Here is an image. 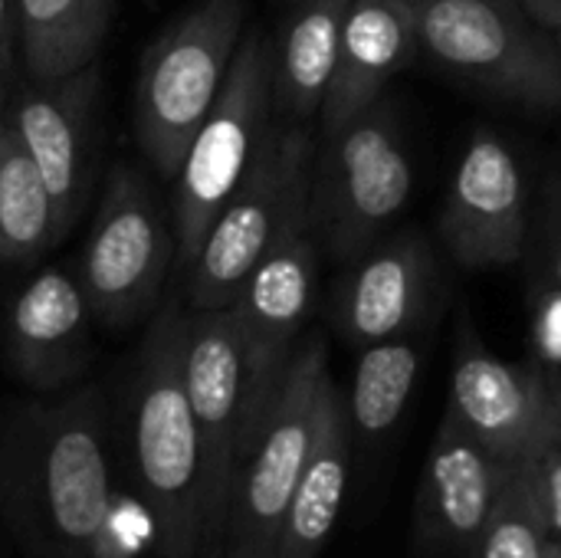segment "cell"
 <instances>
[{
  "label": "cell",
  "mask_w": 561,
  "mask_h": 558,
  "mask_svg": "<svg viewBox=\"0 0 561 558\" xmlns=\"http://www.w3.org/2000/svg\"><path fill=\"white\" fill-rule=\"evenodd\" d=\"M417 46L463 82L523 105L561 109V46L519 0H414Z\"/></svg>",
  "instance_id": "obj_6"
},
{
  "label": "cell",
  "mask_w": 561,
  "mask_h": 558,
  "mask_svg": "<svg viewBox=\"0 0 561 558\" xmlns=\"http://www.w3.org/2000/svg\"><path fill=\"white\" fill-rule=\"evenodd\" d=\"M556 441L561 444V395H559V424H556Z\"/></svg>",
  "instance_id": "obj_32"
},
{
  "label": "cell",
  "mask_w": 561,
  "mask_h": 558,
  "mask_svg": "<svg viewBox=\"0 0 561 558\" xmlns=\"http://www.w3.org/2000/svg\"><path fill=\"white\" fill-rule=\"evenodd\" d=\"M273 66V39L256 30L243 33L227 82L184 151L171 181V224L181 273L194 263L210 224L247 178L276 122Z\"/></svg>",
  "instance_id": "obj_5"
},
{
  "label": "cell",
  "mask_w": 561,
  "mask_h": 558,
  "mask_svg": "<svg viewBox=\"0 0 561 558\" xmlns=\"http://www.w3.org/2000/svg\"><path fill=\"white\" fill-rule=\"evenodd\" d=\"M542 270L561 293V194H556L542 230Z\"/></svg>",
  "instance_id": "obj_26"
},
{
  "label": "cell",
  "mask_w": 561,
  "mask_h": 558,
  "mask_svg": "<svg viewBox=\"0 0 561 558\" xmlns=\"http://www.w3.org/2000/svg\"><path fill=\"white\" fill-rule=\"evenodd\" d=\"M463 270L516 266L529 247V187L516 151L496 132H473L437 220Z\"/></svg>",
  "instance_id": "obj_13"
},
{
  "label": "cell",
  "mask_w": 561,
  "mask_h": 558,
  "mask_svg": "<svg viewBox=\"0 0 561 558\" xmlns=\"http://www.w3.org/2000/svg\"><path fill=\"white\" fill-rule=\"evenodd\" d=\"M115 0H16V59L26 79H56L99 62Z\"/></svg>",
  "instance_id": "obj_21"
},
{
  "label": "cell",
  "mask_w": 561,
  "mask_h": 558,
  "mask_svg": "<svg viewBox=\"0 0 561 558\" xmlns=\"http://www.w3.org/2000/svg\"><path fill=\"white\" fill-rule=\"evenodd\" d=\"M184 385L201 437V558H220L240 474L243 349L233 309H191Z\"/></svg>",
  "instance_id": "obj_10"
},
{
  "label": "cell",
  "mask_w": 561,
  "mask_h": 558,
  "mask_svg": "<svg viewBox=\"0 0 561 558\" xmlns=\"http://www.w3.org/2000/svg\"><path fill=\"white\" fill-rule=\"evenodd\" d=\"M434 250L421 234L368 247L335 296V326L355 349L408 335L434 293Z\"/></svg>",
  "instance_id": "obj_17"
},
{
  "label": "cell",
  "mask_w": 561,
  "mask_h": 558,
  "mask_svg": "<svg viewBox=\"0 0 561 558\" xmlns=\"http://www.w3.org/2000/svg\"><path fill=\"white\" fill-rule=\"evenodd\" d=\"M414 0H355L339 43V59L319 105V135L345 128L368 112L394 72L417 53Z\"/></svg>",
  "instance_id": "obj_18"
},
{
  "label": "cell",
  "mask_w": 561,
  "mask_h": 558,
  "mask_svg": "<svg viewBox=\"0 0 561 558\" xmlns=\"http://www.w3.org/2000/svg\"><path fill=\"white\" fill-rule=\"evenodd\" d=\"M243 23L247 0H197L145 49L131 118L141 155L164 181H174L224 89L247 33Z\"/></svg>",
  "instance_id": "obj_4"
},
{
  "label": "cell",
  "mask_w": 561,
  "mask_h": 558,
  "mask_svg": "<svg viewBox=\"0 0 561 558\" xmlns=\"http://www.w3.org/2000/svg\"><path fill=\"white\" fill-rule=\"evenodd\" d=\"M355 0H293L273 39V109L283 122H306L319 112Z\"/></svg>",
  "instance_id": "obj_20"
},
{
  "label": "cell",
  "mask_w": 561,
  "mask_h": 558,
  "mask_svg": "<svg viewBox=\"0 0 561 558\" xmlns=\"http://www.w3.org/2000/svg\"><path fill=\"white\" fill-rule=\"evenodd\" d=\"M414 164L394 105L375 102L312 155L309 234L335 260H358L404 210Z\"/></svg>",
  "instance_id": "obj_7"
},
{
  "label": "cell",
  "mask_w": 561,
  "mask_h": 558,
  "mask_svg": "<svg viewBox=\"0 0 561 558\" xmlns=\"http://www.w3.org/2000/svg\"><path fill=\"white\" fill-rule=\"evenodd\" d=\"M99 82V62L56 79H26L3 109V122L53 194L62 240L85 210L95 181Z\"/></svg>",
  "instance_id": "obj_14"
},
{
  "label": "cell",
  "mask_w": 561,
  "mask_h": 558,
  "mask_svg": "<svg viewBox=\"0 0 561 558\" xmlns=\"http://www.w3.org/2000/svg\"><path fill=\"white\" fill-rule=\"evenodd\" d=\"M473 558H546V523L539 510L533 457L513 467Z\"/></svg>",
  "instance_id": "obj_24"
},
{
  "label": "cell",
  "mask_w": 561,
  "mask_h": 558,
  "mask_svg": "<svg viewBox=\"0 0 561 558\" xmlns=\"http://www.w3.org/2000/svg\"><path fill=\"white\" fill-rule=\"evenodd\" d=\"M0 483L43 558H92L112 516L105 414L95 388L20 408L0 434Z\"/></svg>",
  "instance_id": "obj_1"
},
{
  "label": "cell",
  "mask_w": 561,
  "mask_h": 558,
  "mask_svg": "<svg viewBox=\"0 0 561 558\" xmlns=\"http://www.w3.org/2000/svg\"><path fill=\"white\" fill-rule=\"evenodd\" d=\"M510 474L513 464L496 457L454 414H444L417 490L414 546L421 558L477 556Z\"/></svg>",
  "instance_id": "obj_15"
},
{
  "label": "cell",
  "mask_w": 561,
  "mask_h": 558,
  "mask_svg": "<svg viewBox=\"0 0 561 558\" xmlns=\"http://www.w3.org/2000/svg\"><path fill=\"white\" fill-rule=\"evenodd\" d=\"M178 270V240L171 210L148 178L115 161L102 184V201L82 250L79 280L95 322L128 329L148 322Z\"/></svg>",
  "instance_id": "obj_8"
},
{
  "label": "cell",
  "mask_w": 561,
  "mask_h": 558,
  "mask_svg": "<svg viewBox=\"0 0 561 558\" xmlns=\"http://www.w3.org/2000/svg\"><path fill=\"white\" fill-rule=\"evenodd\" d=\"M312 155L316 145L302 122H273L256 161L184 270L191 309L230 306L270 253L309 230Z\"/></svg>",
  "instance_id": "obj_3"
},
{
  "label": "cell",
  "mask_w": 561,
  "mask_h": 558,
  "mask_svg": "<svg viewBox=\"0 0 561 558\" xmlns=\"http://www.w3.org/2000/svg\"><path fill=\"white\" fill-rule=\"evenodd\" d=\"M546 30L561 33V0H519Z\"/></svg>",
  "instance_id": "obj_28"
},
{
  "label": "cell",
  "mask_w": 561,
  "mask_h": 558,
  "mask_svg": "<svg viewBox=\"0 0 561 558\" xmlns=\"http://www.w3.org/2000/svg\"><path fill=\"white\" fill-rule=\"evenodd\" d=\"M546 558H561V543L546 536Z\"/></svg>",
  "instance_id": "obj_30"
},
{
  "label": "cell",
  "mask_w": 561,
  "mask_h": 558,
  "mask_svg": "<svg viewBox=\"0 0 561 558\" xmlns=\"http://www.w3.org/2000/svg\"><path fill=\"white\" fill-rule=\"evenodd\" d=\"M348 454H352V424H348L345 398L329 375L319 395L316 441L302 467V477L296 483V493L289 500L273 558H319V553L325 549L345 500Z\"/></svg>",
  "instance_id": "obj_19"
},
{
  "label": "cell",
  "mask_w": 561,
  "mask_h": 558,
  "mask_svg": "<svg viewBox=\"0 0 561 558\" xmlns=\"http://www.w3.org/2000/svg\"><path fill=\"white\" fill-rule=\"evenodd\" d=\"M533 477H536L546 536L561 543V444L556 437L533 457Z\"/></svg>",
  "instance_id": "obj_25"
},
{
  "label": "cell",
  "mask_w": 561,
  "mask_h": 558,
  "mask_svg": "<svg viewBox=\"0 0 561 558\" xmlns=\"http://www.w3.org/2000/svg\"><path fill=\"white\" fill-rule=\"evenodd\" d=\"M224 558H273L270 553H263V549H253V546H230V549H224Z\"/></svg>",
  "instance_id": "obj_29"
},
{
  "label": "cell",
  "mask_w": 561,
  "mask_h": 558,
  "mask_svg": "<svg viewBox=\"0 0 561 558\" xmlns=\"http://www.w3.org/2000/svg\"><path fill=\"white\" fill-rule=\"evenodd\" d=\"M16 56V0H0V66L10 72Z\"/></svg>",
  "instance_id": "obj_27"
},
{
  "label": "cell",
  "mask_w": 561,
  "mask_h": 558,
  "mask_svg": "<svg viewBox=\"0 0 561 558\" xmlns=\"http://www.w3.org/2000/svg\"><path fill=\"white\" fill-rule=\"evenodd\" d=\"M421 375V345L408 335L365 345L345 398L348 424L365 444L381 441L404 414Z\"/></svg>",
  "instance_id": "obj_23"
},
{
  "label": "cell",
  "mask_w": 561,
  "mask_h": 558,
  "mask_svg": "<svg viewBox=\"0 0 561 558\" xmlns=\"http://www.w3.org/2000/svg\"><path fill=\"white\" fill-rule=\"evenodd\" d=\"M59 240L53 194L20 138L0 122V266H30Z\"/></svg>",
  "instance_id": "obj_22"
},
{
  "label": "cell",
  "mask_w": 561,
  "mask_h": 558,
  "mask_svg": "<svg viewBox=\"0 0 561 558\" xmlns=\"http://www.w3.org/2000/svg\"><path fill=\"white\" fill-rule=\"evenodd\" d=\"M0 122H3V118H0Z\"/></svg>",
  "instance_id": "obj_35"
},
{
  "label": "cell",
  "mask_w": 561,
  "mask_h": 558,
  "mask_svg": "<svg viewBox=\"0 0 561 558\" xmlns=\"http://www.w3.org/2000/svg\"><path fill=\"white\" fill-rule=\"evenodd\" d=\"M187 309L168 289L151 312L125 388L128 474L154 558H201V437L184 385Z\"/></svg>",
  "instance_id": "obj_2"
},
{
  "label": "cell",
  "mask_w": 561,
  "mask_h": 558,
  "mask_svg": "<svg viewBox=\"0 0 561 558\" xmlns=\"http://www.w3.org/2000/svg\"><path fill=\"white\" fill-rule=\"evenodd\" d=\"M319 276V243L306 230L270 253L230 303L243 349V421L240 467L279 395L286 368L299 349ZM240 477V474H237Z\"/></svg>",
  "instance_id": "obj_11"
},
{
  "label": "cell",
  "mask_w": 561,
  "mask_h": 558,
  "mask_svg": "<svg viewBox=\"0 0 561 558\" xmlns=\"http://www.w3.org/2000/svg\"><path fill=\"white\" fill-rule=\"evenodd\" d=\"M276 3H286V7H289V3H293V0H276Z\"/></svg>",
  "instance_id": "obj_33"
},
{
  "label": "cell",
  "mask_w": 561,
  "mask_h": 558,
  "mask_svg": "<svg viewBox=\"0 0 561 558\" xmlns=\"http://www.w3.org/2000/svg\"><path fill=\"white\" fill-rule=\"evenodd\" d=\"M92 322L79 273L43 266L7 303L0 326L3 358L26 388L59 391L92 362Z\"/></svg>",
  "instance_id": "obj_16"
},
{
  "label": "cell",
  "mask_w": 561,
  "mask_h": 558,
  "mask_svg": "<svg viewBox=\"0 0 561 558\" xmlns=\"http://www.w3.org/2000/svg\"><path fill=\"white\" fill-rule=\"evenodd\" d=\"M325 378H329L325 342L322 335H309L296 349L286 378L279 385V395L260 428V437L240 467L224 549L253 546L270 556L276 553V539L289 500L296 493V483L302 477V467L316 441L319 395Z\"/></svg>",
  "instance_id": "obj_9"
},
{
  "label": "cell",
  "mask_w": 561,
  "mask_h": 558,
  "mask_svg": "<svg viewBox=\"0 0 561 558\" xmlns=\"http://www.w3.org/2000/svg\"><path fill=\"white\" fill-rule=\"evenodd\" d=\"M561 378L536 362H506L486 349L470 316L460 322L450 401L454 414L473 437H480L506 464L536 457L559 424Z\"/></svg>",
  "instance_id": "obj_12"
},
{
  "label": "cell",
  "mask_w": 561,
  "mask_h": 558,
  "mask_svg": "<svg viewBox=\"0 0 561 558\" xmlns=\"http://www.w3.org/2000/svg\"><path fill=\"white\" fill-rule=\"evenodd\" d=\"M556 36H559V46H561V33H556Z\"/></svg>",
  "instance_id": "obj_34"
},
{
  "label": "cell",
  "mask_w": 561,
  "mask_h": 558,
  "mask_svg": "<svg viewBox=\"0 0 561 558\" xmlns=\"http://www.w3.org/2000/svg\"><path fill=\"white\" fill-rule=\"evenodd\" d=\"M3 86H7V69L0 66V118H3V109H7L3 105Z\"/></svg>",
  "instance_id": "obj_31"
}]
</instances>
